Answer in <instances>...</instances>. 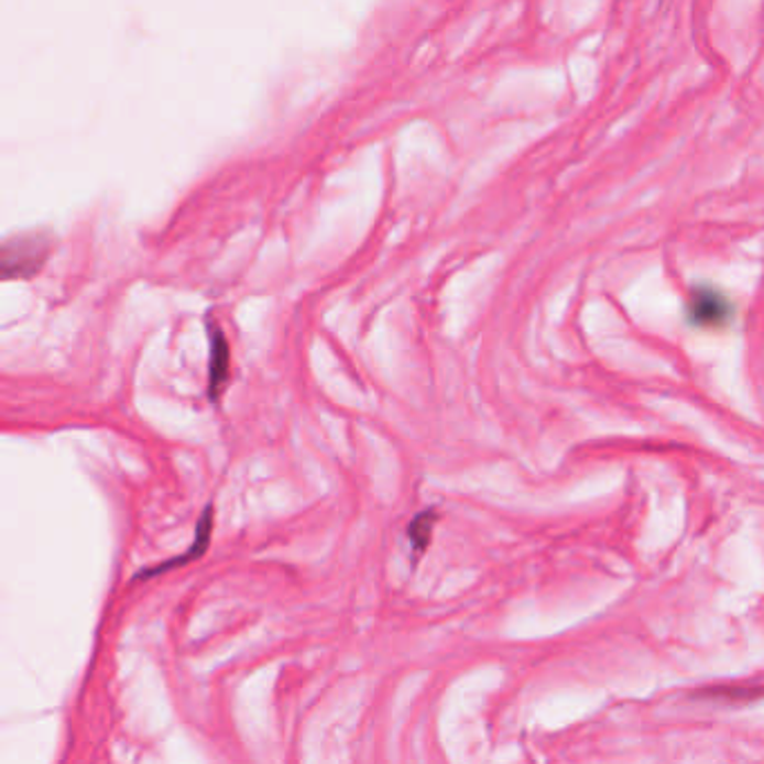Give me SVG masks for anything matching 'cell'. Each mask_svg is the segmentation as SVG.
Returning <instances> with one entry per match:
<instances>
[{"label":"cell","instance_id":"4","mask_svg":"<svg viewBox=\"0 0 764 764\" xmlns=\"http://www.w3.org/2000/svg\"><path fill=\"white\" fill-rule=\"evenodd\" d=\"M207 337H209V384H207V393H209V402L218 404L229 379H231V352H229V343L227 337L222 332V328L214 321L209 316L207 318Z\"/></svg>","mask_w":764,"mask_h":764},{"label":"cell","instance_id":"3","mask_svg":"<svg viewBox=\"0 0 764 764\" xmlns=\"http://www.w3.org/2000/svg\"><path fill=\"white\" fill-rule=\"evenodd\" d=\"M211 532H214V504H207L205 506V512L196 525V534H194V541H190V545L179 554V556H173L164 563H157L153 567H144L140 569L138 575L133 577V581H146V579H153V577H160V575H166V571L171 569H177V567H184L188 563H194L198 558L205 556L209 543H211Z\"/></svg>","mask_w":764,"mask_h":764},{"label":"cell","instance_id":"6","mask_svg":"<svg viewBox=\"0 0 764 764\" xmlns=\"http://www.w3.org/2000/svg\"><path fill=\"white\" fill-rule=\"evenodd\" d=\"M760 688H746V686H722V688H709L707 695L711 697H724V699H749L760 695Z\"/></svg>","mask_w":764,"mask_h":764},{"label":"cell","instance_id":"5","mask_svg":"<svg viewBox=\"0 0 764 764\" xmlns=\"http://www.w3.org/2000/svg\"><path fill=\"white\" fill-rule=\"evenodd\" d=\"M435 523H437V512H435V509H424V512H419V514L408 523V541H411V547L415 549L417 556H422V554L426 552V547L430 545Z\"/></svg>","mask_w":764,"mask_h":764},{"label":"cell","instance_id":"1","mask_svg":"<svg viewBox=\"0 0 764 764\" xmlns=\"http://www.w3.org/2000/svg\"><path fill=\"white\" fill-rule=\"evenodd\" d=\"M52 240L43 233H21L12 236L3 244V279L6 281H28L36 276L45 261L50 259Z\"/></svg>","mask_w":764,"mask_h":764},{"label":"cell","instance_id":"2","mask_svg":"<svg viewBox=\"0 0 764 764\" xmlns=\"http://www.w3.org/2000/svg\"><path fill=\"white\" fill-rule=\"evenodd\" d=\"M688 324L697 328H720L731 321L733 305L724 292L713 285H695L686 303Z\"/></svg>","mask_w":764,"mask_h":764}]
</instances>
